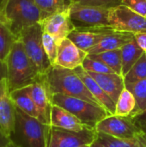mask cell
I'll use <instances>...</instances> for the list:
<instances>
[{"label":"cell","instance_id":"6da1fadb","mask_svg":"<svg viewBox=\"0 0 146 147\" xmlns=\"http://www.w3.org/2000/svg\"><path fill=\"white\" fill-rule=\"evenodd\" d=\"M43 77L51 96L53 94H62L100 105L74 70L52 65Z\"/></svg>","mask_w":146,"mask_h":147},{"label":"cell","instance_id":"7a4b0ae2","mask_svg":"<svg viewBox=\"0 0 146 147\" xmlns=\"http://www.w3.org/2000/svg\"><path fill=\"white\" fill-rule=\"evenodd\" d=\"M50 126L15 107V122L9 139L19 147H47Z\"/></svg>","mask_w":146,"mask_h":147},{"label":"cell","instance_id":"3957f363","mask_svg":"<svg viewBox=\"0 0 146 147\" xmlns=\"http://www.w3.org/2000/svg\"><path fill=\"white\" fill-rule=\"evenodd\" d=\"M5 62L7 81L11 91L32 84L40 76L28 59L20 40L14 44Z\"/></svg>","mask_w":146,"mask_h":147},{"label":"cell","instance_id":"277c9868","mask_svg":"<svg viewBox=\"0 0 146 147\" xmlns=\"http://www.w3.org/2000/svg\"><path fill=\"white\" fill-rule=\"evenodd\" d=\"M53 105L69 111L75 115L85 127L95 129L96 125L106 117L111 115L104 108L83 100L62 94H53L51 96Z\"/></svg>","mask_w":146,"mask_h":147},{"label":"cell","instance_id":"5b68a950","mask_svg":"<svg viewBox=\"0 0 146 147\" xmlns=\"http://www.w3.org/2000/svg\"><path fill=\"white\" fill-rule=\"evenodd\" d=\"M3 15L17 37L24 28L40 23L42 20L41 12L33 0H8Z\"/></svg>","mask_w":146,"mask_h":147},{"label":"cell","instance_id":"8992f818","mask_svg":"<svg viewBox=\"0 0 146 147\" xmlns=\"http://www.w3.org/2000/svg\"><path fill=\"white\" fill-rule=\"evenodd\" d=\"M42 35L41 26L37 23L24 28L18 36L28 59L40 76L45 75L52 66L43 47Z\"/></svg>","mask_w":146,"mask_h":147},{"label":"cell","instance_id":"52a82bcc","mask_svg":"<svg viewBox=\"0 0 146 147\" xmlns=\"http://www.w3.org/2000/svg\"><path fill=\"white\" fill-rule=\"evenodd\" d=\"M108 22L114 30L128 32L134 34L146 33V17L143 16L125 5L109 9Z\"/></svg>","mask_w":146,"mask_h":147},{"label":"cell","instance_id":"ba28073f","mask_svg":"<svg viewBox=\"0 0 146 147\" xmlns=\"http://www.w3.org/2000/svg\"><path fill=\"white\" fill-rule=\"evenodd\" d=\"M96 138V131L89 127L80 132H75L50 126L47 147L91 146Z\"/></svg>","mask_w":146,"mask_h":147},{"label":"cell","instance_id":"9c48e42d","mask_svg":"<svg viewBox=\"0 0 146 147\" xmlns=\"http://www.w3.org/2000/svg\"><path fill=\"white\" fill-rule=\"evenodd\" d=\"M109 9L71 3L70 15L76 28L109 26Z\"/></svg>","mask_w":146,"mask_h":147},{"label":"cell","instance_id":"30bf717a","mask_svg":"<svg viewBox=\"0 0 146 147\" xmlns=\"http://www.w3.org/2000/svg\"><path fill=\"white\" fill-rule=\"evenodd\" d=\"M97 133H102L119 139H133L144 134L130 116L109 115L96 127Z\"/></svg>","mask_w":146,"mask_h":147},{"label":"cell","instance_id":"8fae6325","mask_svg":"<svg viewBox=\"0 0 146 147\" xmlns=\"http://www.w3.org/2000/svg\"><path fill=\"white\" fill-rule=\"evenodd\" d=\"M43 33L52 35L59 43L76 28L70 15V6L64 11L53 14L41 20L40 22Z\"/></svg>","mask_w":146,"mask_h":147},{"label":"cell","instance_id":"7c38bea8","mask_svg":"<svg viewBox=\"0 0 146 147\" xmlns=\"http://www.w3.org/2000/svg\"><path fill=\"white\" fill-rule=\"evenodd\" d=\"M111 26L95 27V28H75L67 38H69L80 49L89 52L92 47L97 45L106 35L114 32Z\"/></svg>","mask_w":146,"mask_h":147},{"label":"cell","instance_id":"4fadbf2b","mask_svg":"<svg viewBox=\"0 0 146 147\" xmlns=\"http://www.w3.org/2000/svg\"><path fill=\"white\" fill-rule=\"evenodd\" d=\"M15 122V106L6 79L0 82V129L9 138Z\"/></svg>","mask_w":146,"mask_h":147},{"label":"cell","instance_id":"5bb4252c","mask_svg":"<svg viewBox=\"0 0 146 147\" xmlns=\"http://www.w3.org/2000/svg\"><path fill=\"white\" fill-rule=\"evenodd\" d=\"M87 56V52L77 47L69 38H65L58 45V54L55 65L74 70L83 65Z\"/></svg>","mask_w":146,"mask_h":147},{"label":"cell","instance_id":"9a60e30c","mask_svg":"<svg viewBox=\"0 0 146 147\" xmlns=\"http://www.w3.org/2000/svg\"><path fill=\"white\" fill-rule=\"evenodd\" d=\"M31 95L39 111L40 121L46 125H50L52 101L51 95L46 84L43 75L40 76L31 85Z\"/></svg>","mask_w":146,"mask_h":147},{"label":"cell","instance_id":"2e32d148","mask_svg":"<svg viewBox=\"0 0 146 147\" xmlns=\"http://www.w3.org/2000/svg\"><path fill=\"white\" fill-rule=\"evenodd\" d=\"M74 71L83 80V82L90 91V93L93 95L95 99L98 102V103L102 108H104L111 115H115L116 103L104 92V90L99 86L95 79L83 68V66H79L74 69Z\"/></svg>","mask_w":146,"mask_h":147},{"label":"cell","instance_id":"e0dca14e","mask_svg":"<svg viewBox=\"0 0 146 147\" xmlns=\"http://www.w3.org/2000/svg\"><path fill=\"white\" fill-rule=\"evenodd\" d=\"M88 73L95 79L104 92L116 103L121 92L126 88L124 78L117 73Z\"/></svg>","mask_w":146,"mask_h":147},{"label":"cell","instance_id":"ac0fdd59","mask_svg":"<svg viewBox=\"0 0 146 147\" xmlns=\"http://www.w3.org/2000/svg\"><path fill=\"white\" fill-rule=\"evenodd\" d=\"M134 38V34L128 32L114 31L106 35L97 45H96L88 52V54H97L103 52L120 49L125 45L132 41Z\"/></svg>","mask_w":146,"mask_h":147},{"label":"cell","instance_id":"d6986e66","mask_svg":"<svg viewBox=\"0 0 146 147\" xmlns=\"http://www.w3.org/2000/svg\"><path fill=\"white\" fill-rule=\"evenodd\" d=\"M50 125L75 132L83 131L87 127L71 113L53 104L51 109Z\"/></svg>","mask_w":146,"mask_h":147},{"label":"cell","instance_id":"ffe728a7","mask_svg":"<svg viewBox=\"0 0 146 147\" xmlns=\"http://www.w3.org/2000/svg\"><path fill=\"white\" fill-rule=\"evenodd\" d=\"M91 147H146V135L133 139H119L96 132V138Z\"/></svg>","mask_w":146,"mask_h":147},{"label":"cell","instance_id":"44dd1931","mask_svg":"<svg viewBox=\"0 0 146 147\" xmlns=\"http://www.w3.org/2000/svg\"><path fill=\"white\" fill-rule=\"evenodd\" d=\"M30 85L11 91V98L17 109H21L27 115L40 121L39 111L32 98Z\"/></svg>","mask_w":146,"mask_h":147},{"label":"cell","instance_id":"7402d4cb","mask_svg":"<svg viewBox=\"0 0 146 147\" xmlns=\"http://www.w3.org/2000/svg\"><path fill=\"white\" fill-rule=\"evenodd\" d=\"M144 53V50L139 46V44L135 40V38L121 48L123 78L128 73V71L138 62V60Z\"/></svg>","mask_w":146,"mask_h":147},{"label":"cell","instance_id":"603a6c76","mask_svg":"<svg viewBox=\"0 0 146 147\" xmlns=\"http://www.w3.org/2000/svg\"><path fill=\"white\" fill-rule=\"evenodd\" d=\"M19 40L18 37L13 34L3 16H0V59L6 61L14 44Z\"/></svg>","mask_w":146,"mask_h":147},{"label":"cell","instance_id":"cb8c5ba5","mask_svg":"<svg viewBox=\"0 0 146 147\" xmlns=\"http://www.w3.org/2000/svg\"><path fill=\"white\" fill-rule=\"evenodd\" d=\"M92 59H97L104 63L115 73L122 76V57L121 48L100 53L97 54H88Z\"/></svg>","mask_w":146,"mask_h":147},{"label":"cell","instance_id":"d4e9b609","mask_svg":"<svg viewBox=\"0 0 146 147\" xmlns=\"http://www.w3.org/2000/svg\"><path fill=\"white\" fill-rule=\"evenodd\" d=\"M41 12L42 20L69 8L71 0H33Z\"/></svg>","mask_w":146,"mask_h":147},{"label":"cell","instance_id":"484cf974","mask_svg":"<svg viewBox=\"0 0 146 147\" xmlns=\"http://www.w3.org/2000/svg\"><path fill=\"white\" fill-rule=\"evenodd\" d=\"M126 88L132 92L136 101V107L130 116H134L145 111L146 109V78L126 85Z\"/></svg>","mask_w":146,"mask_h":147},{"label":"cell","instance_id":"4316f807","mask_svg":"<svg viewBox=\"0 0 146 147\" xmlns=\"http://www.w3.org/2000/svg\"><path fill=\"white\" fill-rule=\"evenodd\" d=\"M136 107V101L132 92L125 88L121 92L115 108V115L119 116H130Z\"/></svg>","mask_w":146,"mask_h":147},{"label":"cell","instance_id":"83f0119b","mask_svg":"<svg viewBox=\"0 0 146 147\" xmlns=\"http://www.w3.org/2000/svg\"><path fill=\"white\" fill-rule=\"evenodd\" d=\"M146 78V56L145 53L141 56L138 62L132 67L128 73L124 77L125 85L133 84Z\"/></svg>","mask_w":146,"mask_h":147},{"label":"cell","instance_id":"f1b7e54d","mask_svg":"<svg viewBox=\"0 0 146 147\" xmlns=\"http://www.w3.org/2000/svg\"><path fill=\"white\" fill-rule=\"evenodd\" d=\"M83 68L87 72L97 73V74H105V73H115L112 69H110L108 65L102 63L100 60L95 59L87 56L83 63Z\"/></svg>","mask_w":146,"mask_h":147},{"label":"cell","instance_id":"f546056e","mask_svg":"<svg viewBox=\"0 0 146 147\" xmlns=\"http://www.w3.org/2000/svg\"><path fill=\"white\" fill-rule=\"evenodd\" d=\"M42 41L45 52L52 65H55L57 54H58V42L52 35L43 33Z\"/></svg>","mask_w":146,"mask_h":147},{"label":"cell","instance_id":"4dcf8cb0","mask_svg":"<svg viewBox=\"0 0 146 147\" xmlns=\"http://www.w3.org/2000/svg\"><path fill=\"white\" fill-rule=\"evenodd\" d=\"M122 0H71V3L89 5L95 7H102L107 9H111L113 7L121 4Z\"/></svg>","mask_w":146,"mask_h":147},{"label":"cell","instance_id":"1f68e13d","mask_svg":"<svg viewBox=\"0 0 146 147\" xmlns=\"http://www.w3.org/2000/svg\"><path fill=\"white\" fill-rule=\"evenodd\" d=\"M121 4L146 17V0H122Z\"/></svg>","mask_w":146,"mask_h":147},{"label":"cell","instance_id":"d6a6232c","mask_svg":"<svg viewBox=\"0 0 146 147\" xmlns=\"http://www.w3.org/2000/svg\"><path fill=\"white\" fill-rule=\"evenodd\" d=\"M130 117L133 119L135 124L139 127L142 133L146 135V109L139 115H136L134 116H130Z\"/></svg>","mask_w":146,"mask_h":147},{"label":"cell","instance_id":"836d02e7","mask_svg":"<svg viewBox=\"0 0 146 147\" xmlns=\"http://www.w3.org/2000/svg\"><path fill=\"white\" fill-rule=\"evenodd\" d=\"M135 40L139 44V46L144 50V52H146V33L138 34H135Z\"/></svg>","mask_w":146,"mask_h":147},{"label":"cell","instance_id":"e575fe53","mask_svg":"<svg viewBox=\"0 0 146 147\" xmlns=\"http://www.w3.org/2000/svg\"><path fill=\"white\" fill-rule=\"evenodd\" d=\"M7 78V65L5 61L0 59V82Z\"/></svg>","mask_w":146,"mask_h":147},{"label":"cell","instance_id":"d590c367","mask_svg":"<svg viewBox=\"0 0 146 147\" xmlns=\"http://www.w3.org/2000/svg\"><path fill=\"white\" fill-rule=\"evenodd\" d=\"M10 142V139L0 129V147H6Z\"/></svg>","mask_w":146,"mask_h":147},{"label":"cell","instance_id":"8d00e7d4","mask_svg":"<svg viewBox=\"0 0 146 147\" xmlns=\"http://www.w3.org/2000/svg\"><path fill=\"white\" fill-rule=\"evenodd\" d=\"M8 0H0V16H3V10L6 6Z\"/></svg>","mask_w":146,"mask_h":147},{"label":"cell","instance_id":"74e56055","mask_svg":"<svg viewBox=\"0 0 146 147\" xmlns=\"http://www.w3.org/2000/svg\"><path fill=\"white\" fill-rule=\"evenodd\" d=\"M6 147H19V146H16L15 144H14L13 142H10V143H9V145H8Z\"/></svg>","mask_w":146,"mask_h":147},{"label":"cell","instance_id":"f35d334b","mask_svg":"<svg viewBox=\"0 0 146 147\" xmlns=\"http://www.w3.org/2000/svg\"><path fill=\"white\" fill-rule=\"evenodd\" d=\"M83 147H90L89 146H83Z\"/></svg>","mask_w":146,"mask_h":147},{"label":"cell","instance_id":"ab89813d","mask_svg":"<svg viewBox=\"0 0 146 147\" xmlns=\"http://www.w3.org/2000/svg\"><path fill=\"white\" fill-rule=\"evenodd\" d=\"M145 56H146V52H145Z\"/></svg>","mask_w":146,"mask_h":147},{"label":"cell","instance_id":"60d3db41","mask_svg":"<svg viewBox=\"0 0 146 147\" xmlns=\"http://www.w3.org/2000/svg\"><path fill=\"white\" fill-rule=\"evenodd\" d=\"M90 147H91V146H90Z\"/></svg>","mask_w":146,"mask_h":147}]
</instances>
